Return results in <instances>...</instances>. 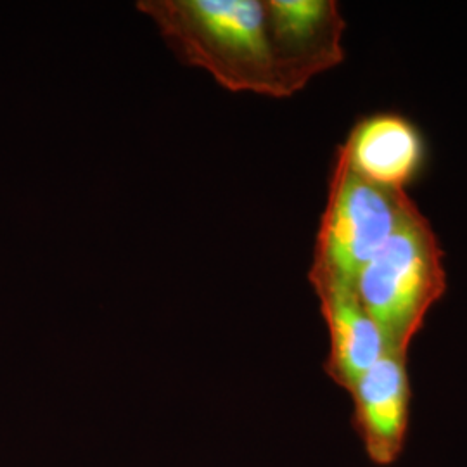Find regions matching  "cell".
<instances>
[{"instance_id":"6da1fadb","label":"cell","mask_w":467,"mask_h":467,"mask_svg":"<svg viewBox=\"0 0 467 467\" xmlns=\"http://www.w3.org/2000/svg\"><path fill=\"white\" fill-rule=\"evenodd\" d=\"M137 9L179 59L227 90L293 96L270 38L265 0H142Z\"/></svg>"},{"instance_id":"7a4b0ae2","label":"cell","mask_w":467,"mask_h":467,"mask_svg":"<svg viewBox=\"0 0 467 467\" xmlns=\"http://www.w3.org/2000/svg\"><path fill=\"white\" fill-rule=\"evenodd\" d=\"M447 287L443 254L430 222L416 210L355 279L357 295L386 348L409 357L426 316Z\"/></svg>"},{"instance_id":"3957f363","label":"cell","mask_w":467,"mask_h":467,"mask_svg":"<svg viewBox=\"0 0 467 467\" xmlns=\"http://www.w3.org/2000/svg\"><path fill=\"white\" fill-rule=\"evenodd\" d=\"M416 210L405 189L362 177L337 150L308 274L312 285H355L364 265Z\"/></svg>"},{"instance_id":"277c9868","label":"cell","mask_w":467,"mask_h":467,"mask_svg":"<svg viewBox=\"0 0 467 467\" xmlns=\"http://www.w3.org/2000/svg\"><path fill=\"white\" fill-rule=\"evenodd\" d=\"M268 32L296 94L314 77L345 59V19L333 0H265Z\"/></svg>"},{"instance_id":"5b68a950","label":"cell","mask_w":467,"mask_h":467,"mask_svg":"<svg viewBox=\"0 0 467 467\" xmlns=\"http://www.w3.org/2000/svg\"><path fill=\"white\" fill-rule=\"evenodd\" d=\"M353 424L368 459L391 466L400 457L410 416L407 357L386 351L350 389Z\"/></svg>"},{"instance_id":"8992f818","label":"cell","mask_w":467,"mask_h":467,"mask_svg":"<svg viewBox=\"0 0 467 467\" xmlns=\"http://www.w3.org/2000/svg\"><path fill=\"white\" fill-rule=\"evenodd\" d=\"M329 333L326 372L347 391L384 353L386 341L350 284L314 285Z\"/></svg>"},{"instance_id":"52a82bcc","label":"cell","mask_w":467,"mask_h":467,"mask_svg":"<svg viewBox=\"0 0 467 467\" xmlns=\"http://www.w3.org/2000/svg\"><path fill=\"white\" fill-rule=\"evenodd\" d=\"M337 150L362 177L397 189H405L424 160L418 129L407 118L389 113L360 119Z\"/></svg>"}]
</instances>
